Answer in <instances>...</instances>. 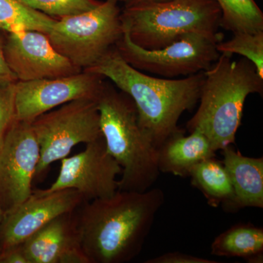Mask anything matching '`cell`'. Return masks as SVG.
I'll return each mask as SVG.
<instances>
[{
  "mask_svg": "<svg viewBox=\"0 0 263 263\" xmlns=\"http://www.w3.org/2000/svg\"><path fill=\"white\" fill-rule=\"evenodd\" d=\"M164 202L161 189L119 190L76 210L81 249L89 263H127L141 253Z\"/></svg>",
  "mask_w": 263,
  "mask_h": 263,
  "instance_id": "obj_1",
  "label": "cell"
},
{
  "mask_svg": "<svg viewBox=\"0 0 263 263\" xmlns=\"http://www.w3.org/2000/svg\"><path fill=\"white\" fill-rule=\"evenodd\" d=\"M86 71L110 79L136 105L138 122L158 149L171 136L183 133L180 117L198 103L204 72L183 79L152 77L134 68L116 46Z\"/></svg>",
  "mask_w": 263,
  "mask_h": 263,
  "instance_id": "obj_2",
  "label": "cell"
},
{
  "mask_svg": "<svg viewBox=\"0 0 263 263\" xmlns=\"http://www.w3.org/2000/svg\"><path fill=\"white\" fill-rule=\"evenodd\" d=\"M232 56L220 53L204 71L200 104L186 124L190 133L197 129L206 137L215 152L235 144L247 97L263 92V78L255 66L247 59L236 61Z\"/></svg>",
  "mask_w": 263,
  "mask_h": 263,
  "instance_id": "obj_3",
  "label": "cell"
},
{
  "mask_svg": "<svg viewBox=\"0 0 263 263\" xmlns=\"http://www.w3.org/2000/svg\"><path fill=\"white\" fill-rule=\"evenodd\" d=\"M98 107L107 150L122 169L119 190H149L160 174L158 150L140 126L134 102L105 84Z\"/></svg>",
  "mask_w": 263,
  "mask_h": 263,
  "instance_id": "obj_4",
  "label": "cell"
},
{
  "mask_svg": "<svg viewBox=\"0 0 263 263\" xmlns=\"http://www.w3.org/2000/svg\"><path fill=\"white\" fill-rule=\"evenodd\" d=\"M221 15L216 0H165L124 8L120 19L133 43L154 50L190 33L217 34Z\"/></svg>",
  "mask_w": 263,
  "mask_h": 263,
  "instance_id": "obj_5",
  "label": "cell"
},
{
  "mask_svg": "<svg viewBox=\"0 0 263 263\" xmlns=\"http://www.w3.org/2000/svg\"><path fill=\"white\" fill-rule=\"evenodd\" d=\"M118 0L57 19L47 35L59 53L84 70L95 65L122 37Z\"/></svg>",
  "mask_w": 263,
  "mask_h": 263,
  "instance_id": "obj_6",
  "label": "cell"
},
{
  "mask_svg": "<svg viewBox=\"0 0 263 263\" xmlns=\"http://www.w3.org/2000/svg\"><path fill=\"white\" fill-rule=\"evenodd\" d=\"M31 124L41 152L35 176H42L52 163L68 157L76 145L103 136L95 99L69 102L36 118Z\"/></svg>",
  "mask_w": 263,
  "mask_h": 263,
  "instance_id": "obj_7",
  "label": "cell"
},
{
  "mask_svg": "<svg viewBox=\"0 0 263 263\" xmlns=\"http://www.w3.org/2000/svg\"><path fill=\"white\" fill-rule=\"evenodd\" d=\"M222 39L221 32L215 35L190 33L165 47L148 50L133 43L128 33L123 30L116 48L122 58L137 70L174 79L210 68L220 55L216 45Z\"/></svg>",
  "mask_w": 263,
  "mask_h": 263,
  "instance_id": "obj_8",
  "label": "cell"
},
{
  "mask_svg": "<svg viewBox=\"0 0 263 263\" xmlns=\"http://www.w3.org/2000/svg\"><path fill=\"white\" fill-rule=\"evenodd\" d=\"M39 143L31 122L15 119L0 149V205L13 209L32 195L40 160Z\"/></svg>",
  "mask_w": 263,
  "mask_h": 263,
  "instance_id": "obj_9",
  "label": "cell"
},
{
  "mask_svg": "<svg viewBox=\"0 0 263 263\" xmlns=\"http://www.w3.org/2000/svg\"><path fill=\"white\" fill-rule=\"evenodd\" d=\"M103 76L83 70L74 75L15 83V119L32 122L52 109L80 99L98 100Z\"/></svg>",
  "mask_w": 263,
  "mask_h": 263,
  "instance_id": "obj_10",
  "label": "cell"
},
{
  "mask_svg": "<svg viewBox=\"0 0 263 263\" xmlns=\"http://www.w3.org/2000/svg\"><path fill=\"white\" fill-rule=\"evenodd\" d=\"M122 172L121 166L108 153L102 136L87 143L84 152L62 159L56 181L43 191L72 189L79 192L86 201L105 198L119 190L117 177Z\"/></svg>",
  "mask_w": 263,
  "mask_h": 263,
  "instance_id": "obj_11",
  "label": "cell"
},
{
  "mask_svg": "<svg viewBox=\"0 0 263 263\" xmlns=\"http://www.w3.org/2000/svg\"><path fill=\"white\" fill-rule=\"evenodd\" d=\"M86 202L77 190L32 191L25 201L4 212L0 223V252L22 245L57 216L77 210Z\"/></svg>",
  "mask_w": 263,
  "mask_h": 263,
  "instance_id": "obj_12",
  "label": "cell"
},
{
  "mask_svg": "<svg viewBox=\"0 0 263 263\" xmlns=\"http://www.w3.org/2000/svg\"><path fill=\"white\" fill-rule=\"evenodd\" d=\"M4 51L18 81L65 77L83 71L59 53L47 34L39 31L9 33Z\"/></svg>",
  "mask_w": 263,
  "mask_h": 263,
  "instance_id": "obj_13",
  "label": "cell"
},
{
  "mask_svg": "<svg viewBox=\"0 0 263 263\" xmlns=\"http://www.w3.org/2000/svg\"><path fill=\"white\" fill-rule=\"evenodd\" d=\"M22 246L29 263H89L81 249L76 210L57 216Z\"/></svg>",
  "mask_w": 263,
  "mask_h": 263,
  "instance_id": "obj_14",
  "label": "cell"
},
{
  "mask_svg": "<svg viewBox=\"0 0 263 263\" xmlns=\"http://www.w3.org/2000/svg\"><path fill=\"white\" fill-rule=\"evenodd\" d=\"M222 164L229 176L234 197L227 212L245 208H263V158L245 157L228 146L222 149Z\"/></svg>",
  "mask_w": 263,
  "mask_h": 263,
  "instance_id": "obj_15",
  "label": "cell"
},
{
  "mask_svg": "<svg viewBox=\"0 0 263 263\" xmlns=\"http://www.w3.org/2000/svg\"><path fill=\"white\" fill-rule=\"evenodd\" d=\"M157 150L160 172L181 177H188L194 166L216 155L210 141L197 129L188 136L184 132L171 136Z\"/></svg>",
  "mask_w": 263,
  "mask_h": 263,
  "instance_id": "obj_16",
  "label": "cell"
},
{
  "mask_svg": "<svg viewBox=\"0 0 263 263\" xmlns=\"http://www.w3.org/2000/svg\"><path fill=\"white\" fill-rule=\"evenodd\" d=\"M192 184L200 190L212 206L221 204L226 210L234 197L233 186L222 162L213 158L199 162L190 171Z\"/></svg>",
  "mask_w": 263,
  "mask_h": 263,
  "instance_id": "obj_17",
  "label": "cell"
},
{
  "mask_svg": "<svg viewBox=\"0 0 263 263\" xmlns=\"http://www.w3.org/2000/svg\"><path fill=\"white\" fill-rule=\"evenodd\" d=\"M212 254L217 257L245 259L263 252V230L252 224H236L218 235L212 243Z\"/></svg>",
  "mask_w": 263,
  "mask_h": 263,
  "instance_id": "obj_18",
  "label": "cell"
},
{
  "mask_svg": "<svg viewBox=\"0 0 263 263\" xmlns=\"http://www.w3.org/2000/svg\"><path fill=\"white\" fill-rule=\"evenodd\" d=\"M57 19L29 8L19 0H0V30H36L47 34Z\"/></svg>",
  "mask_w": 263,
  "mask_h": 263,
  "instance_id": "obj_19",
  "label": "cell"
},
{
  "mask_svg": "<svg viewBox=\"0 0 263 263\" xmlns=\"http://www.w3.org/2000/svg\"><path fill=\"white\" fill-rule=\"evenodd\" d=\"M220 8V27L235 32H263V13L254 0H216Z\"/></svg>",
  "mask_w": 263,
  "mask_h": 263,
  "instance_id": "obj_20",
  "label": "cell"
},
{
  "mask_svg": "<svg viewBox=\"0 0 263 263\" xmlns=\"http://www.w3.org/2000/svg\"><path fill=\"white\" fill-rule=\"evenodd\" d=\"M216 50L219 53H235L247 59L263 78V32L233 33L229 41L218 43Z\"/></svg>",
  "mask_w": 263,
  "mask_h": 263,
  "instance_id": "obj_21",
  "label": "cell"
},
{
  "mask_svg": "<svg viewBox=\"0 0 263 263\" xmlns=\"http://www.w3.org/2000/svg\"><path fill=\"white\" fill-rule=\"evenodd\" d=\"M29 8L49 15L52 18L79 14L101 4L99 0H19Z\"/></svg>",
  "mask_w": 263,
  "mask_h": 263,
  "instance_id": "obj_22",
  "label": "cell"
},
{
  "mask_svg": "<svg viewBox=\"0 0 263 263\" xmlns=\"http://www.w3.org/2000/svg\"><path fill=\"white\" fill-rule=\"evenodd\" d=\"M15 83L0 86V149L15 119Z\"/></svg>",
  "mask_w": 263,
  "mask_h": 263,
  "instance_id": "obj_23",
  "label": "cell"
},
{
  "mask_svg": "<svg viewBox=\"0 0 263 263\" xmlns=\"http://www.w3.org/2000/svg\"><path fill=\"white\" fill-rule=\"evenodd\" d=\"M145 263H218L216 261L202 258L192 254L174 252L157 256L154 258L147 259Z\"/></svg>",
  "mask_w": 263,
  "mask_h": 263,
  "instance_id": "obj_24",
  "label": "cell"
},
{
  "mask_svg": "<svg viewBox=\"0 0 263 263\" xmlns=\"http://www.w3.org/2000/svg\"><path fill=\"white\" fill-rule=\"evenodd\" d=\"M18 81L16 76L11 70L5 57L4 47L0 41V86L15 84Z\"/></svg>",
  "mask_w": 263,
  "mask_h": 263,
  "instance_id": "obj_25",
  "label": "cell"
},
{
  "mask_svg": "<svg viewBox=\"0 0 263 263\" xmlns=\"http://www.w3.org/2000/svg\"><path fill=\"white\" fill-rule=\"evenodd\" d=\"M0 263H29L22 245L0 252Z\"/></svg>",
  "mask_w": 263,
  "mask_h": 263,
  "instance_id": "obj_26",
  "label": "cell"
},
{
  "mask_svg": "<svg viewBox=\"0 0 263 263\" xmlns=\"http://www.w3.org/2000/svg\"><path fill=\"white\" fill-rule=\"evenodd\" d=\"M162 1H165V0H118L119 3L124 5V8H129V7L136 6V5Z\"/></svg>",
  "mask_w": 263,
  "mask_h": 263,
  "instance_id": "obj_27",
  "label": "cell"
},
{
  "mask_svg": "<svg viewBox=\"0 0 263 263\" xmlns=\"http://www.w3.org/2000/svg\"><path fill=\"white\" fill-rule=\"evenodd\" d=\"M245 260L249 263H262L263 262V252L251 256V257L246 259Z\"/></svg>",
  "mask_w": 263,
  "mask_h": 263,
  "instance_id": "obj_28",
  "label": "cell"
},
{
  "mask_svg": "<svg viewBox=\"0 0 263 263\" xmlns=\"http://www.w3.org/2000/svg\"><path fill=\"white\" fill-rule=\"evenodd\" d=\"M3 214H4V212H3V209L0 205V223H1L2 219H3Z\"/></svg>",
  "mask_w": 263,
  "mask_h": 263,
  "instance_id": "obj_29",
  "label": "cell"
}]
</instances>
